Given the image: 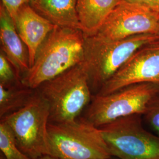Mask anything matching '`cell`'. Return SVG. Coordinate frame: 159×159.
Returning a JSON list of instances; mask_svg holds the SVG:
<instances>
[{
  "label": "cell",
  "instance_id": "cell-1",
  "mask_svg": "<svg viewBox=\"0 0 159 159\" xmlns=\"http://www.w3.org/2000/svg\"><path fill=\"white\" fill-rule=\"evenodd\" d=\"M84 34L77 29L56 27L37 53L33 65L23 75V84L37 89L83 61Z\"/></svg>",
  "mask_w": 159,
  "mask_h": 159
},
{
  "label": "cell",
  "instance_id": "cell-2",
  "mask_svg": "<svg viewBox=\"0 0 159 159\" xmlns=\"http://www.w3.org/2000/svg\"><path fill=\"white\" fill-rule=\"evenodd\" d=\"M159 39L157 34H142L121 40H106L84 34L83 63L93 95L97 94L140 48Z\"/></svg>",
  "mask_w": 159,
  "mask_h": 159
},
{
  "label": "cell",
  "instance_id": "cell-3",
  "mask_svg": "<svg viewBox=\"0 0 159 159\" xmlns=\"http://www.w3.org/2000/svg\"><path fill=\"white\" fill-rule=\"evenodd\" d=\"M36 90L48 102V123H54L77 119L91 102L93 96L83 62L44 83Z\"/></svg>",
  "mask_w": 159,
  "mask_h": 159
},
{
  "label": "cell",
  "instance_id": "cell-4",
  "mask_svg": "<svg viewBox=\"0 0 159 159\" xmlns=\"http://www.w3.org/2000/svg\"><path fill=\"white\" fill-rule=\"evenodd\" d=\"M49 155L59 159H106L111 157L99 128L81 117L73 121L48 123Z\"/></svg>",
  "mask_w": 159,
  "mask_h": 159
},
{
  "label": "cell",
  "instance_id": "cell-5",
  "mask_svg": "<svg viewBox=\"0 0 159 159\" xmlns=\"http://www.w3.org/2000/svg\"><path fill=\"white\" fill-rule=\"evenodd\" d=\"M142 116L123 117L98 127L111 157L159 159V136L143 127Z\"/></svg>",
  "mask_w": 159,
  "mask_h": 159
},
{
  "label": "cell",
  "instance_id": "cell-6",
  "mask_svg": "<svg viewBox=\"0 0 159 159\" xmlns=\"http://www.w3.org/2000/svg\"><path fill=\"white\" fill-rule=\"evenodd\" d=\"M159 89V84L142 83L126 86L107 95L93 96L80 117L98 128L123 117L143 116Z\"/></svg>",
  "mask_w": 159,
  "mask_h": 159
},
{
  "label": "cell",
  "instance_id": "cell-7",
  "mask_svg": "<svg viewBox=\"0 0 159 159\" xmlns=\"http://www.w3.org/2000/svg\"><path fill=\"white\" fill-rule=\"evenodd\" d=\"M49 116L48 104L36 90L25 106L1 118V121L10 127L17 146L23 153L30 159H37L49 155L47 140Z\"/></svg>",
  "mask_w": 159,
  "mask_h": 159
},
{
  "label": "cell",
  "instance_id": "cell-8",
  "mask_svg": "<svg viewBox=\"0 0 159 159\" xmlns=\"http://www.w3.org/2000/svg\"><path fill=\"white\" fill-rule=\"evenodd\" d=\"M159 21V14L123 0L94 35L104 40H117L138 34H157Z\"/></svg>",
  "mask_w": 159,
  "mask_h": 159
},
{
  "label": "cell",
  "instance_id": "cell-9",
  "mask_svg": "<svg viewBox=\"0 0 159 159\" xmlns=\"http://www.w3.org/2000/svg\"><path fill=\"white\" fill-rule=\"evenodd\" d=\"M142 83L159 84V39L140 48L96 95H107Z\"/></svg>",
  "mask_w": 159,
  "mask_h": 159
},
{
  "label": "cell",
  "instance_id": "cell-10",
  "mask_svg": "<svg viewBox=\"0 0 159 159\" xmlns=\"http://www.w3.org/2000/svg\"><path fill=\"white\" fill-rule=\"evenodd\" d=\"M18 33L27 47L30 68L33 65L39 49L57 26L41 16L32 6H23L14 20Z\"/></svg>",
  "mask_w": 159,
  "mask_h": 159
},
{
  "label": "cell",
  "instance_id": "cell-11",
  "mask_svg": "<svg viewBox=\"0 0 159 159\" xmlns=\"http://www.w3.org/2000/svg\"><path fill=\"white\" fill-rule=\"evenodd\" d=\"M0 41L1 50L21 80L30 68L28 50L18 33L13 19L2 4L0 6Z\"/></svg>",
  "mask_w": 159,
  "mask_h": 159
},
{
  "label": "cell",
  "instance_id": "cell-12",
  "mask_svg": "<svg viewBox=\"0 0 159 159\" xmlns=\"http://www.w3.org/2000/svg\"><path fill=\"white\" fill-rule=\"evenodd\" d=\"M31 6L57 27L82 31L77 12V0H35Z\"/></svg>",
  "mask_w": 159,
  "mask_h": 159
},
{
  "label": "cell",
  "instance_id": "cell-13",
  "mask_svg": "<svg viewBox=\"0 0 159 159\" xmlns=\"http://www.w3.org/2000/svg\"><path fill=\"white\" fill-rule=\"evenodd\" d=\"M123 0H77V12L84 34H96L107 17Z\"/></svg>",
  "mask_w": 159,
  "mask_h": 159
},
{
  "label": "cell",
  "instance_id": "cell-14",
  "mask_svg": "<svg viewBox=\"0 0 159 159\" xmlns=\"http://www.w3.org/2000/svg\"><path fill=\"white\" fill-rule=\"evenodd\" d=\"M35 91L24 84L10 87L0 85V119L23 108Z\"/></svg>",
  "mask_w": 159,
  "mask_h": 159
},
{
  "label": "cell",
  "instance_id": "cell-15",
  "mask_svg": "<svg viewBox=\"0 0 159 159\" xmlns=\"http://www.w3.org/2000/svg\"><path fill=\"white\" fill-rule=\"evenodd\" d=\"M0 150L6 159H31L18 148L11 129L3 121H0Z\"/></svg>",
  "mask_w": 159,
  "mask_h": 159
},
{
  "label": "cell",
  "instance_id": "cell-16",
  "mask_svg": "<svg viewBox=\"0 0 159 159\" xmlns=\"http://www.w3.org/2000/svg\"><path fill=\"white\" fill-rule=\"evenodd\" d=\"M23 84L4 52L0 51V85L6 87Z\"/></svg>",
  "mask_w": 159,
  "mask_h": 159
},
{
  "label": "cell",
  "instance_id": "cell-17",
  "mask_svg": "<svg viewBox=\"0 0 159 159\" xmlns=\"http://www.w3.org/2000/svg\"><path fill=\"white\" fill-rule=\"evenodd\" d=\"M143 116L148 123L159 133V89L148 103Z\"/></svg>",
  "mask_w": 159,
  "mask_h": 159
},
{
  "label": "cell",
  "instance_id": "cell-18",
  "mask_svg": "<svg viewBox=\"0 0 159 159\" xmlns=\"http://www.w3.org/2000/svg\"><path fill=\"white\" fill-rule=\"evenodd\" d=\"M35 0H1V3L10 15L14 21L17 16L18 11L23 6L30 4L31 5Z\"/></svg>",
  "mask_w": 159,
  "mask_h": 159
},
{
  "label": "cell",
  "instance_id": "cell-19",
  "mask_svg": "<svg viewBox=\"0 0 159 159\" xmlns=\"http://www.w3.org/2000/svg\"><path fill=\"white\" fill-rule=\"evenodd\" d=\"M126 2L143 6L159 14V0H123Z\"/></svg>",
  "mask_w": 159,
  "mask_h": 159
},
{
  "label": "cell",
  "instance_id": "cell-20",
  "mask_svg": "<svg viewBox=\"0 0 159 159\" xmlns=\"http://www.w3.org/2000/svg\"><path fill=\"white\" fill-rule=\"evenodd\" d=\"M37 159H59L56 157H52L50 155H46V156H42L40 158Z\"/></svg>",
  "mask_w": 159,
  "mask_h": 159
},
{
  "label": "cell",
  "instance_id": "cell-21",
  "mask_svg": "<svg viewBox=\"0 0 159 159\" xmlns=\"http://www.w3.org/2000/svg\"><path fill=\"white\" fill-rule=\"evenodd\" d=\"M157 35L159 36V29H158V32H157Z\"/></svg>",
  "mask_w": 159,
  "mask_h": 159
},
{
  "label": "cell",
  "instance_id": "cell-22",
  "mask_svg": "<svg viewBox=\"0 0 159 159\" xmlns=\"http://www.w3.org/2000/svg\"><path fill=\"white\" fill-rule=\"evenodd\" d=\"M113 157H110V158H108V159H114Z\"/></svg>",
  "mask_w": 159,
  "mask_h": 159
}]
</instances>
